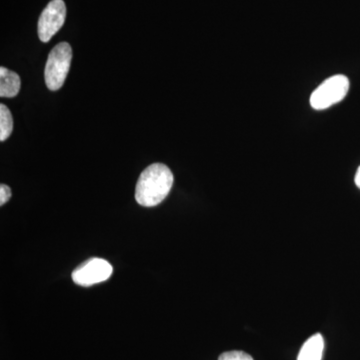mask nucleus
<instances>
[{"label":"nucleus","instance_id":"nucleus-5","mask_svg":"<svg viewBox=\"0 0 360 360\" xmlns=\"http://www.w3.org/2000/svg\"><path fill=\"white\" fill-rule=\"evenodd\" d=\"M66 6L63 0H52L42 11L39 20V37L49 42L65 25Z\"/></svg>","mask_w":360,"mask_h":360},{"label":"nucleus","instance_id":"nucleus-10","mask_svg":"<svg viewBox=\"0 0 360 360\" xmlns=\"http://www.w3.org/2000/svg\"><path fill=\"white\" fill-rule=\"evenodd\" d=\"M11 189L6 184H1L0 186V205H6L7 201L11 200Z\"/></svg>","mask_w":360,"mask_h":360},{"label":"nucleus","instance_id":"nucleus-9","mask_svg":"<svg viewBox=\"0 0 360 360\" xmlns=\"http://www.w3.org/2000/svg\"><path fill=\"white\" fill-rule=\"evenodd\" d=\"M219 360H253L250 354L243 352H229L220 355Z\"/></svg>","mask_w":360,"mask_h":360},{"label":"nucleus","instance_id":"nucleus-8","mask_svg":"<svg viewBox=\"0 0 360 360\" xmlns=\"http://www.w3.org/2000/svg\"><path fill=\"white\" fill-rule=\"evenodd\" d=\"M13 130V115L7 106L1 103L0 104V141H6L11 136Z\"/></svg>","mask_w":360,"mask_h":360},{"label":"nucleus","instance_id":"nucleus-1","mask_svg":"<svg viewBox=\"0 0 360 360\" xmlns=\"http://www.w3.org/2000/svg\"><path fill=\"white\" fill-rule=\"evenodd\" d=\"M174 180V174L167 165L162 163L149 165L137 181L135 200L144 207L160 205L172 191Z\"/></svg>","mask_w":360,"mask_h":360},{"label":"nucleus","instance_id":"nucleus-11","mask_svg":"<svg viewBox=\"0 0 360 360\" xmlns=\"http://www.w3.org/2000/svg\"><path fill=\"white\" fill-rule=\"evenodd\" d=\"M355 184H356V186L360 188V167H359V169H357L356 174H355Z\"/></svg>","mask_w":360,"mask_h":360},{"label":"nucleus","instance_id":"nucleus-6","mask_svg":"<svg viewBox=\"0 0 360 360\" xmlns=\"http://www.w3.org/2000/svg\"><path fill=\"white\" fill-rule=\"evenodd\" d=\"M21 86V80L18 73L0 68V96L14 97L18 96Z\"/></svg>","mask_w":360,"mask_h":360},{"label":"nucleus","instance_id":"nucleus-2","mask_svg":"<svg viewBox=\"0 0 360 360\" xmlns=\"http://www.w3.org/2000/svg\"><path fill=\"white\" fill-rule=\"evenodd\" d=\"M72 49L68 42L58 44L49 53L45 65V84L52 91L60 89L70 71Z\"/></svg>","mask_w":360,"mask_h":360},{"label":"nucleus","instance_id":"nucleus-3","mask_svg":"<svg viewBox=\"0 0 360 360\" xmlns=\"http://www.w3.org/2000/svg\"><path fill=\"white\" fill-rule=\"evenodd\" d=\"M349 85V79L345 75H336L328 78L312 92L310 105L315 110H328L347 96Z\"/></svg>","mask_w":360,"mask_h":360},{"label":"nucleus","instance_id":"nucleus-7","mask_svg":"<svg viewBox=\"0 0 360 360\" xmlns=\"http://www.w3.org/2000/svg\"><path fill=\"white\" fill-rule=\"evenodd\" d=\"M323 349V338L321 333H316L305 341L298 354L297 360H321Z\"/></svg>","mask_w":360,"mask_h":360},{"label":"nucleus","instance_id":"nucleus-4","mask_svg":"<svg viewBox=\"0 0 360 360\" xmlns=\"http://www.w3.org/2000/svg\"><path fill=\"white\" fill-rule=\"evenodd\" d=\"M112 266L103 258H91L72 272V279L80 286L94 285L108 281L112 274Z\"/></svg>","mask_w":360,"mask_h":360}]
</instances>
